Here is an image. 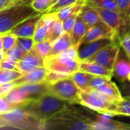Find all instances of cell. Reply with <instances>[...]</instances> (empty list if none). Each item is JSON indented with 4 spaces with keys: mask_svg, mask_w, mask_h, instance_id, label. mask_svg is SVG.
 <instances>
[{
    "mask_svg": "<svg viewBox=\"0 0 130 130\" xmlns=\"http://www.w3.org/2000/svg\"><path fill=\"white\" fill-rule=\"evenodd\" d=\"M71 104H72L63 101L50 93H46L21 108L45 122L49 118L66 109Z\"/></svg>",
    "mask_w": 130,
    "mask_h": 130,
    "instance_id": "cell-1",
    "label": "cell"
},
{
    "mask_svg": "<svg viewBox=\"0 0 130 130\" xmlns=\"http://www.w3.org/2000/svg\"><path fill=\"white\" fill-rule=\"evenodd\" d=\"M0 117L5 121L8 127L23 130L44 129V121L21 107H15L1 113Z\"/></svg>",
    "mask_w": 130,
    "mask_h": 130,
    "instance_id": "cell-2",
    "label": "cell"
},
{
    "mask_svg": "<svg viewBox=\"0 0 130 130\" xmlns=\"http://www.w3.org/2000/svg\"><path fill=\"white\" fill-rule=\"evenodd\" d=\"M40 12L35 11L30 5H15L0 10V34L8 33L17 24L29 17Z\"/></svg>",
    "mask_w": 130,
    "mask_h": 130,
    "instance_id": "cell-3",
    "label": "cell"
},
{
    "mask_svg": "<svg viewBox=\"0 0 130 130\" xmlns=\"http://www.w3.org/2000/svg\"><path fill=\"white\" fill-rule=\"evenodd\" d=\"M71 105L58 114L46 120L44 129L91 130L90 125L87 122L72 111Z\"/></svg>",
    "mask_w": 130,
    "mask_h": 130,
    "instance_id": "cell-4",
    "label": "cell"
},
{
    "mask_svg": "<svg viewBox=\"0 0 130 130\" xmlns=\"http://www.w3.org/2000/svg\"><path fill=\"white\" fill-rule=\"evenodd\" d=\"M115 103L117 102L94 88H88L79 93L78 104L96 112L113 115L111 111Z\"/></svg>",
    "mask_w": 130,
    "mask_h": 130,
    "instance_id": "cell-5",
    "label": "cell"
},
{
    "mask_svg": "<svg viewBox=\"0 0 130 130\" xmlns=\"http://www.w3.org/2000/svg\"><path fill=\"white\" fill-rule=\"evenodd\" d=\"M48 91L63 101L73 104H78L81 90L77 87L70 76L50 84Z\"/></svg>",
    "mask_w": 130,
    "mask_h": 130,
    "instance_id": "cell-6",
    "label": "cell"
},
{
    "mask_svg": "<svg viewBox=\"0 0 130 130\" xmlns=\"http://www.w3.org/2000/svg\"><path fill=\"white\" fill-rule=\"evenodd\" d=\"M80 60L78 58H72L66 56L57 55L44 60V66L49 71H54L71 75L78 70Z\"/></svg>",
    "mask_w": 130,
    "mask_h": 130,
    "instance_id": "cell-7",
    "label": "cell"
},
{
    "mask_svg": "<svg viewBox=\"0 0 130 130\" xmlns=\"http://www.w3.org/2000/svg\"><path fill=\"white\" fill-rule=\"evenodd\" d=\"M120 48V46L118 44V43H117V41H114L102 47L97 53H95L94 55L85 60L96 62L107 68V69L112 70Z\"/></svg>",
    "mask_w": 130,
    "mask_h": 130,
    "instance_id": "cell-8",
    "label": "cell"
},
{
    "mask_svg": "<svg viewBox=\"0 0 130 130\" xmlns=\"http://www.w3.org/2000/svg\"><path fill=\"white\" fill-rule=\"evenodd\" d=\"M117 34L113 31L107 24L104 22H101L94 26L89 27L85 32L83 37L81 39L78 47L83 44L90 43L91 41L102 39V38H113L117 39Z\"/></svg>",
    "mask_w": 130,
    "mask_h": 130,
    "instance_id": "cell-9",
    "label": "cell"
},
{
    "mask_svg": "<svg viewBox=\"0 0 130 130\" xmlns=\"http://www.w3.org/2000/svg\"><path fill=\"white\" fill-rule=\"evenodd\" d=\"M113 115L101 113L99 118L89 123L91 130H129V125L111 120Z\"/></svg>",
    "mask_w": 130,
    "mask_h": 130,
    "instance_id": "cell-10",
    "label": "cell"
},
{
    "mask_svg": "<svg viewBox=\"0 0 130 130\" xmlns=\"http://www.w3.org/2000/svg\"><path fill=\"white\" fill-rule=\"evenodd\" d=\"M113 75H115L120 81L129 82L130 80V62L129 58H128L123 51V50L120 47L113 66Z\"/></svg>",
    "mask_w": 130,
    "mask_h": 130,
    "instance_id": "cell-11",
    "label": "cell"
},
{
    "mask_svg": "<svg viewBox=\"0 0 130 130\" xmlns=\"http://www.w3.org/2000/svg\"><path fill=\"white\" fill-rule=\"evenodd\" d=\"M43 14V13H39L27 18L11 29L8 33L14 34L17 37H33L37 21Z\"/></svg>",
    "mask_w": 130,
    "mask_h": 130,
    "instance_id": "cell-12",
    "label": "cell"
},
{
    "mask_svg": "<svg viewBox=\"0 0 130 130\" xmlns=\"http://www.w3.org/2000/svg\"><path fill=\"white\" fill-rule=\"evenodd\" d=\"M93 7L98 11L101 21L105 24H107L113 31H114L118 36L120 34L123 19L121 13L119 11L109 10L95 6Z\"/></svg>",
    "mask_w": 130,
    "mask_h": 130,
    "instance_id": "cell-13",
    "label": "cell"
},
{
    "mask_svg": "<svg viewBox=\"0 0 130 130\" xmlns=\"http://www.w3.org/2000/svg\"><path fill=\"white\" fill-rule=\"evenodd\" d=\"M116 40L117 39L113 38H102L80 46L78 50V59L80 61L87 59L95 53H97L102 47L116 41Z\"/></svg>",
    "mask_w": 130,
    "mask_h": 130,
    "instance_id": "cell-14",
    "label": "cell"
},
{
    "mask_svg": "<svg viewBox=\"0 0 130 130\" xmlns=\"http://www.w3.org/2000/svg\"><path fill=\"white\" fill-rule=\"evenodd\" d=\"M48 69L45 66L35 68L27 72L23 73L18 78L13 81L14 86L21 85L24 84H34L43 82L45 81Z\"/></svg>",
    "mask_w": 130,
    "mask_h": 130,
    "instance_id": "cell-15",
    "label": "cell"
},
{
    "mask_svg": "<svg viewBox=\"0 0 130 130\" xmlns=\"http://www.w3.org/2000/svg\"><path fill=\"white\" fill-rule=\"evenodd\" d=\"M40 66H44V60L34 50L26 52L21 59L18 62V70L22 74Z\"/></svg>",
    "mask_w": 130,
    "mask_h": 130,
    "instance_id": "cell-16",
    "label": "cell"
},
{
    "mask_svg": "<svg viewBox=\"0 0 130 130\" xmlns=\"http://www.w3.org/2000/svg\"><path fill=\"white\" fill-rule=\"evenodd\" d=\"M19 86L22 90L25 98L28 101V103L40 98L46 93H49V84L46 82L34 84H24Z\"/></svg>",
    "mask_w": 130,
    "mask_h": 130,
    "instance_id": "cell-17",
    "label": "cell"
},
{
    "mask_svg": "<svg viewBox=\"0 0 130 130\" xmlns=\"http://www.w3.org/2000/svg\"><path fill=\"white\" fill-rule=\"evenodd\" d=\"M78 70L88 72L89 74H91L93 75H98L105 77L107 78L111 79L113 76V72L112 70L107 69V68L96 63L94 62H89V61H80L78 65Z\"/></svg>",
    "mask_w": 130,
    "mask_h": 130,
    "instance_id": "cell-18",
    "label": "cell"
},
{
    "mask_svg": "<svg viewBox=\"0 0 130 130\" xmlns=\"http://www.w3.org/2000/svg\"><path fill=\"white\" fill-rule=\"evenodd\" d=\"M72 46V42H71L70 34L65 32L62 36H60L57 40H56L52 43V48H51L50 53L45 59H50V58L57 56L58 54L66 50Z\"/></svg>",
    "mask_w": 130,
    "mask_h": 130,
    "instance_id": "cell-19",
    "label": "cell"
},
{
    "mask_svg": "<svg viewBox=\"0 0 130 130\" xmlns=\"http://www.w3.org/2000/svg\"><path fill=\"white\" fill-rule=\"evenodd\" d=\"M79 14L88 27L103 22L96 9L93 6L86 3L80 9Z\"/></svg>",
    "mask_w": 130,
    "mask_h": 130,
    "instance_id": "cell-20",
    "label": "cell"
},
{
    "mask_svg": "<svg viewBox=\"0 0 130 130\" xmlns=\"http://www.w3.org/2000/svg\"><path fill=\"white\" fill-rule=\"evenodd\" d=\"M88 27L86 25V24L83 21L82 17L79 14V12L77 15L75 23L74 24V27L70 33L71 37V42L72 45L74 46H76L78 49V44L81 40V39L85 35V32L87 31Z\"/></svg>",
    "mask_w": 130,
    "mask_h": 130,
    "instance_id": "cell-21",
    "label": "cell"
},
{
    "mask_svg": "<svg viewBox=\"0 0 130 130\" xmlns=\"http://www.w3.org/2000/svg\"><path fill=\"white\" fill-rule=\"evenodd\" d=\"M96 89L98 91H99L100 92L104 94L110 98H111L115 102H117L123 98V97L120 94V91L118 89L117 85L114 82H111L110 80H109V81L106 82L105 83H104L103 85H100Z\"/></svg>",
    "mask_w": 130,
    "mask_h": 130,
    "instance_id": "cell-22",
    "label": "cell"
},
{
    "mask_svg": "<svg viewBox=\"0 0 130 130\" xmlns=\"http://www.w3.org/2000/svg\"><path fill=\"white\" fill-rule=\"evenodd\" d=\"M85 2L86 0H78L77 2L58 10L57 11L55 12L57 19H59L61 21H64L73 13L79 11L82 7L85 4Z\"/></svg>",
    "mask_w": 130,
    "mask_h": 130,
    "instance_id": "cell-23",
    "label": "cell"
},
{
    "mask_svg": "<svg viewBox=\"0 0 130 130\" xmlns=\"http://www.w3.org/2000/svg\"><path fill=\"white\" fill-rule=\"evenodd\" d=\"M94 75L88 72L77 70L70 75L71 78L77 85V87L82 91H86L88 88L89 82Z\"/></svg>",
    "mask_w": 130,
    "mask_h": 130,
    "instance_id": "cell-24",
    "label": "cell"
},
{
    "mask_svg": "<svg viewBox=\"0 0 130 130\" xmlns=\"http://www.w3.org/2000/svg\"><path fill=\"white\" fill-rule=\"evenodd\" d=\"M111 113L113 116H130V103L129 98H123L114 104Z\"/></svg>",
    "mask_w": 130,
    "mask_h": 130,
    "instance_id": "cell-25",
    "label": "cell"
},
{
    "mask_svg": "<svg viewBox=\"0 0 130 130\" xmlns=\"http://www.w3.org/2000/svg\"><path fill=\"white\" fill-rule=\"evenodd\" d=\"M48 38V34H47V28L46 25L44 21L43 18V14L37 21L36 29L33 36V40L34 43H38L43 41L45 40H47Z\"/></svg>",
    "mask_w": 130,
    "mask_h": 130,
    "instance_id": "cell-26",
    "label": "cell"
},
{
    "mask_svg": "<svg viewBox=\"0 0 130 130\" xmlns=\"http://www.w3.org/2000/svg\"><path fill=\"white\" fill-rule=\"evenodd\" d=\"M52 48V43L49 40H45L41 42L35 43L33 50L41 56L43 60L48 56Z\"/></svg>",
    "mask_w": 130,
    "mask_h": 130,
    "instance_id": "cell-27",
    "label": "cell"
},
{
    "mask_svg": "<svg viewBox=\"0 0 130 130\" xmlns=\"http://www.w3.org/2000/svg\"><path fill=\"white\" fill-rule=\"evenodd\" d=\"M22 73L18 70H6L0 69V84L11 82L18 78Z\"/></svg>",
    "mask_w": 130,
    "mask_h": 130,
    "instance_id": "cell-28",
    "label": "cell"
},
{
    "mask_svg": "<svg viewBox=\"0 0 130 130\" xmlns=\"http://www.w3.org/2000/svg\"><path fill=\"white\" fill-rule=\"evenodd\" d=\"M116 5L123 16V22H129L130 0H114Z\"/></svg>",
    "mask_w": 130,
    "mask_h": 130,
    "instance_id": "cell-29",
    "label": "cell"
},
{
    "mask_svg": "<svg viewBox=\"0 0 130 130\" xmlns=\"http://www.w3.org/2000/svg\"><path fill=\"white\" fill-rule=\"evenodd\" d=\"M85 3L91 6L99 7L101 8L119 11L114 0H86Z\"/></svg>",
    "mask_w": 130,
    "mask_h": 130,
    "instance_id": "cell-30",
    "label": "cell"
},
{
    "mask_svg": "<svg viewBox=\"0 0 130 130\" xmlns=\"http://www.w3.org/2000/svg\"><path fill=\"white\" fill-rule=\"evenodd\" d=\"M25 53H26V51H24L18 44H15L12 48H11L8 51H7L5 53V56L13 61L18 62L19 60L21 59V58L24 56Z\"/></svg>",
    "mask_w": 130,
    "mask_h": 130,
    "instance_id": "cell-31",
    "label": "cell"
},
{
    "mask_svg": "<svg viewBox=\"0 0 130 130\" xmlns=\"http://www.w3.org/2000/svg\"><path fill=\"white\" fill-rule=\"evenodd\" d=\"M17 37L11 33L2 34V51L5 53L16 44Z\"/></svg>",
    "mask_w": 130,
    "mask_h": 130,
    "instance_id": "cell-32",
    "label": "cell"
},
{
    "mask_svg": "<svg viewBox=\"0 0 130 130\" xmlns=\"http://www.w3.org/2000/svg\"><path fill=\"white\" fill-rule=\"evenodd\" d=\"M64 33L65 31H64L63 26H62V21H59V19H56L48 40L51 42V43H53L56 40H57Z\"/></svg>",
    "mask_w": 130,
    "mask_h": 130,
    "instance_id": "cell-33",
    "label": "cell"
},
{
    "mask_svg": "<svg viewBox=\"0 0 130 130\" xmlns=\"http://www.w3.org/2000/svg\"><path fill=\"white\" fill-rule=\"evenodd\" d=\"M53 0H33L30 5L37 11L44 13L53 4Z\"/></svg>",
    "mask_w": 130,
    "mask_h": 130,
    "instance_id": "cell-34",
    "label": "cell"
},
{
    "mask_svg": "<svg viewBox=\"0 0 130 130\" xmlns=\"http://www.w3.org/2000/svg\"><path fill=\"white\" fill-rule=\"evenodd\" d=\"M78 0H53V4L49 7V8L46 10V13H53L57 11L58 10L69 5Z\"/></svg>",
    "mask_w": 130,
    "mask_h": 130,
    "instance_id": "cell-35",
    "label": "cell"
},
{
    "mask_svg": "<svg viewBox=\"0 0 130 130\" xmlns=\"http://www.w3.org/2000/svg\"><path fill=\"white\" fill-rule=\"evenodd\" d=\"M69 76H70V75H69V74L54 72V71H49L48 70V72L46 74V78H45L44 82H46V83H48L50 85V84L54 83V82H56L57 81H59L61 79L68 78Z\"/></svg>",
    "mask_w": 130,
    "mask_h": 130,
    "instance_id": "cell-36",
    "label": "cell"
},
{
    "mask_svg": "<svg viewBox=\"0 0 130 130\" xmlns=\"http://www.w3.org/2000/svg\"><path fill=\"white\" fill-rule=\"evenodd\" d=\"M34 43L33 37H17L16 44L20 46L26 52L32 50Z\"/></svg>",
    "mask_w": 130,
    "mask_h": 130,
    "instance_id": "cell-37",
    "label": "cell"
},
{
    "mask_svg": "<svg viewBox=\"0 0 130 130\" xmlns=\"http://www.w3.org/2000/svg\"><path fill=\"white\" fill-rule=\"evenodd\" d=\"M120 46L125 52L126 56L130 58V35L129 31L120 37Z\"/></svg>",
    "mask_w": 130,
    "mask_h": 130,
    "instance_id": "cell-38",
    "label": "cell"
},
{
    "mask_svg": "<svg viewBox=\"0 0 130 130\" xmlns=\"http://www.w3.org/2000/svg\"><path fill=\"white\" fill-rule=\"evenodd\" d=\"M79 11H76L75 13H73L72 15H70L68 18H66L64 21H62V26H63V29H64V31L66 33H68V34H70L73 27H74V24L75 23V21H76V18H77V15L78 14Z\"/></svg>",
    "mask_w": 130,
    "mask_h": 130,
    "instance_id": "cell-39",
    "label": "cell"
},
{
    "mask_svg": "<svg viewBox=\"0 0 130 130\" xmlns=\"http://www.w3.org/2000/svg\"><path fill=\"white\" fill-rule=\"evenodd\" d=\"M0 69L6 70H18V62L13 61L5 56L0 61Z\"/></svg>",
    "mask_w": 130,
    "mask_h": 130,
    "instance_id": "cell-40",
    "label": "cell"
},
{
    "mask_svg": "<svg viewBox=\"0 0 130 130\" xmlns=\"http://www.w3.org/2000/svg\"><path fill=\"white\" fill-rule=\"evenodd\" d=\"M110 80V78H105V77H102V76H98V75H94L92 77V78L91 79L90 82H89V85H88V88H94L96 89L98 87H99L100 85H103L104 83H105L106 82Z\"/></svg>",
    "mask_w": 130,
    "mask_h": 130,
    "instance_id": "cell-41",
    "label": "cell"
},
{
    "mask_svg": "<svg viewBox=\"0 0 130 130\" xmlns=\"http://www.w3.org/2000/svg\"><path fill=\"white\" fill-rule=\"evenodd\" d=\"M14 87L15 86L12 82L0 84V98H5Z\"/></svg>",
    "mask_w": 130,
    "mask_h": 130,
    "instance_id": "cell-42",
    "label": "cell"
},
{
    "mask_svg": "<svg viewBox=\"0 0 130 130\" xmlns=\"http://www.w3.org/2000/svg\"><path fill=\"white\" fill-rule=\"evenodd\" d=\"M11 109H13L12 107L8 104L5 98H0V114L7 112Z\"/></svg>",
    "mask_w": 130,
    "mask_h": 130,
    "instance_id": "cell-43",
    "label": "cell"
},
{
    "mask_svg": "<svg viewBox=\"0 0 130 130\" xmlns=\"http://www.w3.org/2000/svg\"><path fill=\"white\" fill-rule=\"evenodd\" d=\"M5 127H8V125L5 123V121L0 117V129H3Z\"/></svg>",
    "mask_w": 130,
    "mask_h": 130,
    "instance_id": "cell-44",
    "label": "cell"
},
{
    "mask_svg": "<svg viewBox=\"0 0 130 130\" xmlns=\"http://www.w3.org/2000/svg\"><path fill=\"white\" fill-rule=\"evenodd\" d=\"M6 2H7V0H0V10L5 7Z\"/></svg>",
    "mask_w": 130,
    "mask_h": 130,
    "instance_id": "cell-45",
    "label": "cell"
},
{
    "mask_svg": "<svg viewBox=\"0 0 130 130\" xmlns=\"http://www.w3.org/2000/svg\"><path fill=\"white\" fill-rule=\"evenodd\" d=\"M0 51H2V34H0Z\"/></svg>",
    "mask_w": 130,
    "mask_h": 130,
    "instance_id": "cell-46",
    "label": "cell"
},
{
    "mask_svg": "<svg viewBox=\"0 0 130 130\" xmlns=\"http://www.w3.org/2000/svg\"><path fill=\"white\" fill-rule=\"evenodd\" d=\"M5 56V53L3 51H0V61L4 58Z\"/></svg>",
    "mask_w": 130,
    "mask_h": 130,
    "instance_id": "cell-47",
    "label": "cell"
}]
</instances>
